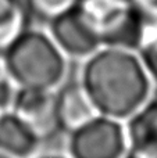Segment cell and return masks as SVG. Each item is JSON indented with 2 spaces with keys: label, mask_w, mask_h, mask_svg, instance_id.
Here are the masks:
<instances>
[{
  "label": "cell",
  "mask_w": 157,
  "mask_h": 158,
  "mask_svg": "<svg viewBox=\"0 0 157 158\" xmlns=\"http://www.w3.org/2000/svg\"><path fill=\"white\" fill-rule=\"evenodd\" d=\"M42 140L14 112L0 114V153L4 157H29L38 151Z\"/></svg>",
  "instance_id": "9c48e42d"
},
{
  "label": "cell",
  "mask_w": 157,
  "mask_h": 158,
  "mask_svg": "<svg viewBox=\"0 0 157 158\" xmlns=\"http://www.w3.org/2000/svg\"><path fill=\"white\" fill-rule=\"evenodd\" d=\"M3 65L17 87L54 90L67 72L66 54L50 33L28 28L6 52Z\"/></svg>",
  "instance_id": "7a4b0ae2"
},
{
  "label": "cell",
  "mask_w": 157,
  "mask_h": 158,
  "mask_svg": "<svg viewBox=\"0 0 157 158\" xmlns=\"http://www.w3.org/2000/svg\"><path fill=\"white\" fill-rule=\"evenodd\" d=\"M96 114L99 112L81 82H70L56 92V119L63 133L70 135Z\"/></svg>",
  "instance_id": "ba28073f"
},
{
  "label": "cell",
  "mask_w": 157,
  "mask_h": 158,
  "mask_svg": "<svg viewBox=\"0 0 157 158\" xmlns=\"http://www.w3.org/2000/svg\"><path fill=\"white\" fill-rule=\"evenodd\" d=\"M10 111L29 126L42 142L60 132L56 119L54 90L18 87Z\"/></svg>",
  "instance_id": "5b68a950"
},
{
  "label": "cell",
  "mask_w": 157,
  "mask_h": 158,
  "mask_svg": "<svg viewBox=\"0 0 157 158\" xmlns=\"http://www.w3.org/2000/svg\"><path fill=\"white\" fill-rule=\"evenodd\" d=\"M77 10L102 47L138 52L150 27L131 0H79Z\"/></svg>",
  "instance_id": "3957f363"
},
{
  "label": "cell",
  "mask_w": 157,
  "mask_h": 158,
  "mask_svg": "<svg viewBox=\"0 0 157 158\" xmlns=\"http://www.w3.org/2000/svg\"><path fill=\"white\" fill-rule=\"evenodd\" d=\"M127 157L157 158V97H150L125 125Z\"/></svg>",
  "instance_id": "52a82bcc"
},
{
  "label": "cell",
  "mask_w": 157,
  "mask_h": 158,
  "mask_svg": "<svg viewBox=\"0 0 157 158\" xmlns=\"http://www.w3.org/2000/svg\"><path fill=\"white\" fill-rule=\"evenodd\" d=\"M17 85L8 77L0 75V111H8L17 93Z\"/></svg>",
  "instance_id": "4fadbf2b"
},
{
  "label": "cell",
  "mask_w": 157,
  "mask_h": 158,
  "mask_svg": "<svg viewBox=\"0 0 157 158\" xmlns=\"http://www.w3.org/2000/svg\"><path fill=\"white\" fill-rule=\"evenodd\" d=\"M31 17L42 22H52L53 19L75 10L79 0H24Z\"/></svg>",
  "instance_id": "8fae6325"
},
{
  "label": "cell",
  "mask_w": 157,
  "mask_h": 158,
  "mask_svg": "<svg viewBox=\"0 0 157 158\" xmlns=\"http://www.w3.org/2000/svg\"><path fill=\"white\" fill-rule=\"evenodd\" d=\"M29 21L24 0H0V54L29 28Z\"/></svg>",
  "instance_id": "30bf717a"
},
{
  "label": "cell",
  "mask_w": 157,
  "mask_h": 158,
  "mask_svg": "<svg viewBox=\"0 0 157 158\" xmlns=\"http://www.w3.org/2000/svg\"><path fill=\"white\" fill-rule=\"evenodd\" d=\"M131 2L147 24H157V0H131Z\"/></svg>",
  "instance_id": "5bb4252c"
},
{
  "label": "cell",
  "mask_w": 157,
  "mask_h": 158,
  "mask_svg": "<svg viewBox=\"0 0 157 158\" xmlns=\"http://www.w3.org/2000/svg\"><path fill=\"white\" fill-rule=\"evenodd\" d=\"M79 82L99 114L120 121L149 100L153 85L138 53L118 47H100L86 57Z\"/></svg>",
  "instance_id": "6da1fadb"
},
{
  "label": "cell",
  "mask_w": 157,
  "mask_h": 158,
  "mask_svg": "<svg viewBox=\"0 0 157 158\" xmlns=\"http://www.w3.org/2000/svg\"><path fill=\"white\" fill-rule=\"evenodd\" d=\"M136 53L152 82L157 83V24L149 27L146 38Z\"/></svg>",
  "instance_id": "7c38bea8"
},
{
  "label": "cell",
  "mask_w": 157,
  "mask_h": 158,
  "mask_svg": "<svg viewBox=\"0 0 157 158\" xmlns=\"http://www.w3.org/2000/svg\"><path fill=\"white\" fill-rule=\"evenodd\" d=\"M49 25L50 36L66 56L86 58L102 47L96 33L77 8L53 19Z\"/></svg>",
  "instance_id": "8992f818"
},
{
  "label": "cell",
  "mask_w": 157,
  "mask_h": 158,
  "mask_svg": "<svg viewBox=\"0 0 157 158\" xmlns=\"http://www.w3.org/2000/svg\"><path fill=\"white\" fill-rule=\"evenodd\" d=\"M68 136V154L74 158H120L127 156L125 125L116 118L96 114Z\"/></svg>",
  "instance_id": "277c9868"
}]
</instances>
